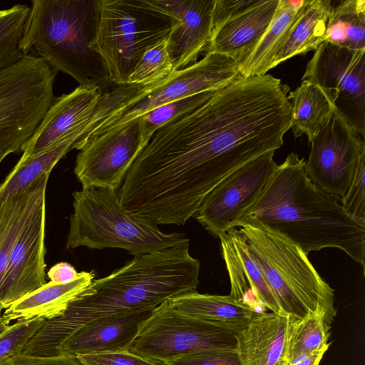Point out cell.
I'll list each match as a JSON object with an SVG mask.
<instances>
[{
    "instance_id": "obj_39",
    "label": "cell",
    "mask_w": 365,
    "mask_h": 365,
    "mask_svg": "<svg viewBox=\"0 0 365 365\" xmlns=\"http://www.w3.org/2000/svg\"><path fill=\"white\" fill-rule=\"evenodd\" d=\"M0 365H84L76 356L58 355L38 356L19 353L0 363Z\"/></svg>"
},
{
    "instance_id": "obj_1",
    "label": "cell",
    "mask_w": 365,
    "mask_h": 365,
    "mask_svg": "<svg viewBox=\"0 0 365 365\" xmlns=\"http://www.w3.org/2000/svg\"><path fill=\"white\" fill-rule=\"evenodd\" d=\"M289 91L269 74L242 76L163 125L118 190L122 205L157 224L183 225L227 175L282 145Z\"/></svg>"
},
{
    "instance_id": "obj_7",
    "label": "cell",
    "mask_w": 365,
    "mask_h": 365,
    "mask_svg": "<svg viewBox=\"0 0 365 365\" xmlns=\"http://www.w3.org/2000/svg\"><path fill=\"white\" fill-rule=\"evenodd\" d=\"M99 4L93 49L101 56L111 83L128 84L145 52L168 38L172 18L152 0H99Z\"/></svg>"
},
{
    "instance_id": "obj_35",
    "label": "cell",
    "mask_w": 365,
    "mask_h": 365,
    "mask_svg": "<svg viewBox=\"0 0 365 365\" xmlns=\"http://www.w3.org/2000/svg\"><path fill=\"white\" fill-rule=\"evenodd\" d=\"M365 155L358 164L353 181L346 195L341 197L343 209L356 220L365 223Z\"/></svg>"
},
{
    "instance_id": "obj_26",
    "label": "cell",
    "mask_w": 365,
    "mask_h": 365,
    "mask_svg": "<svg viewBox=\"0 0 365 365\" xmlns=\"http://www.w3.org/2000/svg\"><path fill=\"white\" fill-rule=\"evenodd\" d=\"M85 125H81L71 135L39 155L24 161H18L12 170L0 184V202L18 194L28 187L37 178L51 173L56 163L84 135Z\"/></svg>"
},
{
    "instance_id": "obj_32",
    "label": "cell",
    "mask_w": 365,
    "mask_h": 365,
    "mask_svg": "<svg viewBox=\"0 0 365 365\" xmlns=\"http://www.w3.org/2000/svg\"><path fill=\"white\" fill-rule=\"evenodd\" d=\"M215 91H206L182 98L160 106L140 116L143 145L145 146L147 145L160 127L173 118L202 104L213 95Z\"/></svg>"
},
{
    "instance_id": "obj_9",
    "label": "cell",
    "mask_w": 365,
    "mask_h": 365,
    "mask_svg": "<svg viewBox=\"0 0 365 365\" xmlns=\"http://www.w3.org/2000/svg\"><path fill=\"white\" fill-rule=\"evenodd\" d=\"M236 332L173 309L165 301L140 325L130 351L165 363L213 350H236Z\"/></svg>"
},
{
    "instance_id": "obj_27",
    "label": "cell",
    "mask_w": 365,
    "mask_h": 365,
    "mask_svg": "<svg viewBox=\"0 0 365 365\" xmlns=\"http://www.w3.org/2000/svg\"><path fill=\"white\" fill-rule=\"evenodd\" d=\"M332 1L306 0L304 11L279 52L274 66L299 54L316 50L326 38Z\"/></svg>"
},
{
    "instance_id": "obj_29",
    "label": "cell",
    "mask_w": 365,
    "mask_h": 365,
    "mask_svg": "<svg viewBox=\"0 0 365 365\" xmlns=\"http://www.w3.org/2000/svg\"><path fill=\"white\" fill-rule=\"evenodd\" d=\"M41 176L21 192L0 202V316L4 312L1 304V289L10 251L24 223Z\"/></svg>"
},
{
    "instance_id": "obj_33",
    "label": "cell",
    "mask_w": 365,
    "mask_h": 365,
    "mask_svg": "<svg viewBox=\"0 0 365 365\" xmlns=\"http://www.w3.org/2000/svg\"><path fill=\"white\" fill-rule=\"evenodd\" d=\"M174 71L168 51V41L165 39L145 52L129 76L128 84H153Z\"/></svg>"
},
{
    "instance_id": "obj_36",
    "label": "cell",
    "mask_w": 365,
    "mask_h": 365,
    "mask_svg": "<svg viewBox=\"0 0 365 365\" xmlns=\"http://www.w3.org/2000/svg\"><path fill=\"white\" fill-rule=\"evenodd\" d=\"M84 365H164L128 349L78 356Z\"/></svg>"
},
{
    "instance_id": "obj_22",
    "label": "cell",
    "mask_w": 365,
    "mask_h": 365,
    "mask_svg": "<svg viewBox=\"0 0 365 365\" xmlns=\"http://www.w3.org/2000/svg\"><path fill=\"white\" fill-rule=\"evenodd\" d=\"M93 271L81 272L77 279L68 283L46 282L36 290L14 302L0 316L6 325L13 321L41 318L46 320L61 316L92 282Z\"/></svg>"
},
{
    "instance_id": "obj_3",
    "label": "cell",
    "mask_w": 365,
    "mask_h": 365,
    "mask_svg": "<svg viewBox=\"0 0 365 365\" xmlns=\"http://www.w3.org/2000/svg\"><path fill=\"white\" fill-rule=\"evenodd\" d=\"M305 163L297 154L289 153L239 221L258 222L307 255L323 248H338L364 270L365 223L343 209L340 197L311 181Z\"/></svg>"
},
{
    "instance_id": "obj_4",
    "label": "cell",
    "mask_w": 365,
    "mask_h": 365,
    "mask_svg": "<svg viewBox=\"0 0 365 365\" xmlns=\"http://www.w3.org/2000/svg\"><path fill=\"white\" fill-rule=\"evenodd\" d=\"M99 16V0H33L19 49L80 86L103 92L112 83L101 56L93 49Z\"/></svg>"
},
{
    "instance_id": "obj_38",
    "label": "cell",
    "mask_w": 365,
    "mask_h": 365,
    "mask_svg": "<svg viewBox=\"0 0 365 365\" xmlns=\"http://www.w3.org/2000/svg\"><path fill=\"white\" fill-rule=\"evenodd\" d=\"M259 2L257 0H215L212 29L242 14Z\"/></svg>"
},
{
    "instance_id": "obj_13",
    "label": "cell",
    "mask_w": 365,
    "mask_h": 365,
    "mask_svg": "<svg viewBox=\"0 0 365 365\" xmlns=\"http://www.w3.org/2000/svg\"><path fill=\"white\" fill-rule=\"evenodd\" d=\"M274 154L266 152L231 173L205 197L194 217L215 237L235 227L275 173Z\"/></svg>"
},
{
    "instance_id": "obj_21",
    "label": "cell",
    "mask_w": 365,
    "mask_h": 365,
    "mask_svg": "<svg viewBox=\"0 0 365 365\" xmlns=\"http://www.w3.org/2000/svg\"><path fill=\"white\" fill-rule=\"evenodd\" d=\"M279 0H260L253 7L212 30L205 51L232 58L239 67L251 56L269 28Z\"/></svg>"
},
{
    "instance_id": "obj_2",
    "label": "cell",
    "mask_w": 365,
    "mask_h": 365,
    "mask_svg": "<svg viewBox=\"0 0 365 365\" xmlns=\"http://www.w3.org/2000/svg\"><path fill=\"white\" fill-rule=\"evenodd\" d=\"M189 247L135 255L109 275L93 279L59 317L47 319L24 346L26 354L58 355L80 327L108 315L153 310L171 298L197 291L200 261Z\"/></svg>"
},
{
    "instance_id": "obj_6",
    "label": "cell",
    "mask_w": 365,
    "mask_h": 365,
    "mask_svg": "<svg viewBox=\"0 0 365 365\" xmlns=\"http://www.w3.org/2000/svg\"><path fill=\"white\" fill-rule=\"evenodd\" d=\"M72 195L67 249L120 248L135 256L189 247L184 233H165L147 216L123 207L118 190L82 187Z\"/></svg>"
},
{
    "instance_id": "obj_34",
    "label": "cell",
    "mask_w": 365,
    "mask_h": 365,
    "mask_svg": "<svg viewBox=\"0 0 365 365\" xmlns=\"http://www.w3.org/2000/svg\"><path fill=\"white\" fill-rule=\"evenodd\" d=\"M41 318L21 320L9 325L0 334V363L21 353L28 341L44 324Z\"/></svg>"
},
{
    "instance_id": "obj_18",
    "label": "cell",
    "mask_w": 365,
    "mask_h": 365,
    "mask_svg": "<svg viewBox=\"0 0 365 365\" xmlns=\"http://www.w3.org/2000/svg\"><path fill=\"white\" fill-rule=\"evenodd\" d=\"M103 95L98 87L79 85L73 91L56 97L25 143L19 161L39 155L91 119Z\"/></svg>"
},
{
    "instance_id": "obj_10",
    "label": "cell",
    "mask_w": 365,
    "mask_h": 365,
    "mask_svg": "<svg viewBox=\"0 0 365 365\" xmlns=\"http://www.w3.org/2000/svg\"><path fill=\"white\" fill-rule=\"evenodd\" d=\"M242 77L230 57L207 53L199 61L174 71L151 93L114 113L77 142L80 148L88 140L120 127L164 104L200 93L216 91Z\"/></svg>"
},
{
    "instance_id": "obj_14",
    "label": "cell",
    "mask_w": 365,
    "mask_h": 365,
    "mask_svg": "<svg viewBox=\"0 0 365 365\" xmlns=\"http://www.w3.org/2000/svg\"><path fill=\"white\" fill-rule=\"evenodd\" d=\"M309 143L311 150L305 163L309 178L324 191L342 197L365 155L363 138L334 110L327 125Z\"/></svg>"
},
{
    "instance_id": "obj_40",
    "label": "cell",
    "mask_w": 365,
    "mask_h": 365,
    "mask_svg": "<svg viewBox=\"0 0 365 365\" xmlns=\"http://www.w3.org/2000/svg\"><path fill=\"white\" fill-rule=\"evenodd\" d=\"M79 272L67 262H59L52 266L47 272L50 281L56 283H68L78 278Z\"/></svg>"
},
{
    "instance_id": "obj_19",
    "label": "cell",
    "mask_w": 365,
    "mask_h": 365,
    "mask_svg": "<svg viewBox=\"0 0 365 365\" xmlns=\"http://www.w3.org/2000/svg\"><path fill=\"white\" fill-rule=\"evenodd\" d=\"M153 310L118 313L91 321L58 347V355H80L129 349L141 324Z\"/></svg>"
},
{
    "instance_id": "obj_12",
    "label": "cell",
    "mask_w": 365,
    "mask_h": 365,
    "mask_svg": "<svg viewBox=\"0 0 365 365\" xmlns=\"http://www.w3.org/2000/svg\"><path fill=\"white\" fill-rule=\"evenodd\" d=\"M51 173L41 176L24 223L10 251L1 289L4 311L46 282V189Z\"/></svg>"
},
{
    "instance_id": "obj_41",
    "label": "cell",
    "mask_w": 365,
    "mask_h": 365,
    "mask_svg": "<svg viewBox=\"0 0 365 365\" xmlns=\"http://www.w3.org/2000/svg\"><path fill=\"white\" fill-rule=\"evenodd\" d=\"M326 352L301 353L289 359L288 365H319Z\"/></svg>"
},
{
    "instance_id": "obj_5",
    "label": "cell",
    "mask_w": 365,
    "mask_h": 365,
    "mask_svg": "<svg viewBox=\"0 0 365 365\" xmlns=\"http://www.w3.org/2000/svg\"><path fill=\"white\" fill-rule=\"evenodd\" d=\"M237 227L261 268L282 312L292 320L320 314L331 325L334 290L320 276L302 250L283 235L252 220Z\"/></svg>"
},
{
    "instance_id": "obj_20",
    "label": "cell",
    "mask_w": 365,
    "mask_h": 365,
    "mask_svg": "<svg viewBox=\"0 0 365 365\" xmlns=\"http://www.w3.org/2000/svg\"><path fill=\"white\" fill-rule=\"evenodd\" d=\"M293 320L284 314L257 312L236 334L241 365H288V340Z\"/></svg>"
},
{
    "instance_id": "obj_25",
    "label": "cell",
    "mask_w": 365,
    "mask_h": 365,
    "mask_svg": "<svg viewBox=\"0 0 365 365\" xmlns=\"http://www.w3.org/2000/svg\"><path fill=\"white\" fill-rule=\"evenodd\" d=\"M292 109L291 128L295 137L305 134L309 143L328 123L334 110L322 90L309 81H302L288 96Z\"/></svg>"
},
{
    "instance_id": "obj_28",
    "label": "cell",
    "mask_w": 365,
    "mask_h": 365,
    "mask_svg": "<svg viewBox=\"0 0 365 365\" xmlns=\"http://www.w3.org/2000/svg\"><path fill=\"white\" fill-rule=\"evenodd\" d=\"M325 41L353 50H365V1L345 0L331 6Z\"/></svg>"
},
{
    "instance_id": "obj_42",
    "label": "cell",
    "mask_w": 365,
    "mask_h": 365,
    "mask_svg": "<svg viewBox=\"0 0 365 365\" xmlns=\"http://www.w3.org/2000/svg\"><path fill=\"white\" fill-rule=\"evenodd\" d=\"M9 325H6L0 322V334H2Z\"/></svg>"
},
{
    "instance_id": "obj_37",
    "label": "cell",
    "mask_w": 365,
    "mask_h": 365,
    "mask_svg": "<svg viewBox=\"0 0 365 365\" xmlns=\"http://www.w3.org/2000/svg\"><path fill=\"white\" fill-rule=\"evenodd\" d=\"M165 365H241L236 350L205 351L168 361Z\"/></svg>"
},
{
    "instance_id": "obj_16",
    "label": "cell",
    "mask_w": 365,
    "mask_h": 365,
    "mask_svg": "<svg viewBox=\"0 0 365 365\" xmlns=\"http://www.w3.org/2000/svg\"><path fill=\"white\" fill-rule=\"evenodd\" d=\"M172 18L168 51L174 71L197 62L208 45L215 0H152Z\"/></svg>"
},
{
    "instance_id": "obj_11",
    "label": "cell",
    "mask_w": 365,
    "mask_h": 365,
    "mask_svg": "<svg viewBox=\"0 0 365 365\" xmlns=\"http://www.w3.org/2000/svg\"><path fill=\"white\" fill-rule=\"evenodd\" d=\"M302 78L319 86L334 110L356 131L365 134V50L323 42Z\"/></svg>"
},
{
    "instance_id": "obj_30",
    "label": "cell",
    "mask_w": 365,
    "mask_h": 365,
    "mask_svg": "<svg viewBox=\"0 0 365 365\" xmlns=\"http://www.w3.org/2000/svg\"><path fill=\"white\" fill-rule=\"evenodd\" d=\"M331 324L320 314H309L292 321L288 340L289 359L301 353L327 352Z\"/></svg>"
},
{
    "instance_id": "obj_15",
    "label": "cell",
    "mask_w": 365,
    "mask_h": 365,
    "mask_svg": "<svg viewBox=\"0 0 365 365\" xmlns=\"http://www.w3.org/2000/svg\"><path fill=\"white\" fill-rule=\"evenodd\" d=\"M144 147L139 117L88 140L76 156L74 173L82 187L117 190Z\"/></svg>"
},
{
    "instance_id": "obj_23",
    "label": "cell",
    "mask_w": 365,
    "mask_h": 365,
    "mask_svg": "<svg viewBox=\"0 0 365 365\" xmlns=\"http://www.w3.org/2000/svg\"><path fill=\"white\" fill-rule=\"evenodd\" d=\"M175 310L214 323L236 333L246 327L257 312L230 295L200 294L197 291L168 300Z\"/></svg>"
},
{
    "instance_id": "obj_17",
    "label": "cell",
    "mask_w": 365,
    "mask_h": 365,
    "mask_svg": "<svg viewBox=\"0 0 365 365\" xmlns=\"http://www.w3.org/2000/svg\"><path fill=\"white\" fill-rule=\"evenodd\" d=\"M217 237L229 274L230 296L257 312L267 309L274 313L284 314L239 230L230 227L220 233Z\"/></svg>"
},
{
    "instance_id": "obj_31",
    "label": "cell",
    "mask_w": 365,
    "mask_h": 365,
    "mask_svg": "<svg viewBox=\"0 0 365 365\" xmlns=\"http://www.w3.org/2000/svg\"><path fill=\"white\" fill-rule=\"evenodd\" d=\"M29 11L30 6L22 4L0 10V71L24 57L19 43Z\"/></svg>"
},
{
    "instance_id": "obj_24",
    "label": "cell",
    "mask_w": 365,
    "mask_h": 365,
    "mask_svg": "<svg viewBox=\"0 0 365 365\" xmlns=\"http://www.w3.org/2000/svg\"><path fill=\"white\" fill-rule=\"evenodd\" d=\"M306 0H279L272 21L248 59L239 67L243 78L262 76L274 63L302 15Z\"/></svg>"
},
{
    "instance_id": "obj_8",
    "label": "cell",
    "mask_w": 365,
    "mask_h": 365,
    "mask_svg": "<svg viewBox=\"0 0 365 365\" xmlns=\"http://www.w3.org/2000/svg\"><path fill=\"white\" fill-rule=\"evenodd\" d=\"M56 74L33 56L0 71V165L10 154L22 153L53 103Z\"/></svg>"
}]
</instances>
